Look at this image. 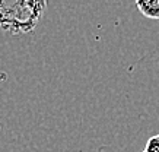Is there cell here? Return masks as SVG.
I'll use <instances>...</instances> for the list:
<instances>
[{"mask_svg": "<svg viewBox=\"0 0 159 152\" xmlns=\"http://www.w3.org/2000/svg\"><path fill=\"white\" fill-rule=\"evenodd\" d=\"M139 12L149 19H159V0H134Z\"/></svg>", "mask_w": 159, "mask_h": 152, "instance_id": "obj_1", "label": "cell"}, {"mask_svg": "<svg viewBox=\"0 0 159 152\" xmlns=\"http://www.w3.org/2000/svg\"><path fill=\"white\" fill-rule=\"evenodd\" d=\"M145 152H159V135L149 137V140L146 142Z\"/></svg>", "mask_w": 159, "mask_h": 152, "instance_id": "obj_2", "label": "cell"}, {"mask_svg": "<svg viewBox=\"0 0 159 152\" xmlns=\"http://www.w3.org/2000/svg\"><path fill=\"white\" fill-rule=\"evenodd\" d=\"M142 152H145V151H142Z\"/></svg>", "mask_w": 159, "mask_h": 152, "instance_id": "obj_3", "label": "cell"}]
</instances>
